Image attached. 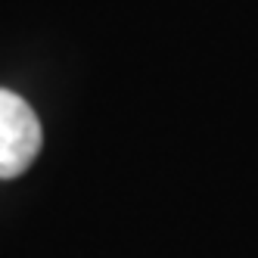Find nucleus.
<instances>
[{
    "instance_id": "1",
    "label": "nucleus",
    "mask_w": 258,
    "mask_h": 258,
    "mask_svg": "<svg viewBox=\"0 0 258 258\" xmlns=\"http://www.w3.org/2000/svg\"><path fill=\"white\" fill-rule=\"evenodd\" d=\"M41 150V121L13 90L0 87V177H19Z\"/></svg>"
}]
</instances>
